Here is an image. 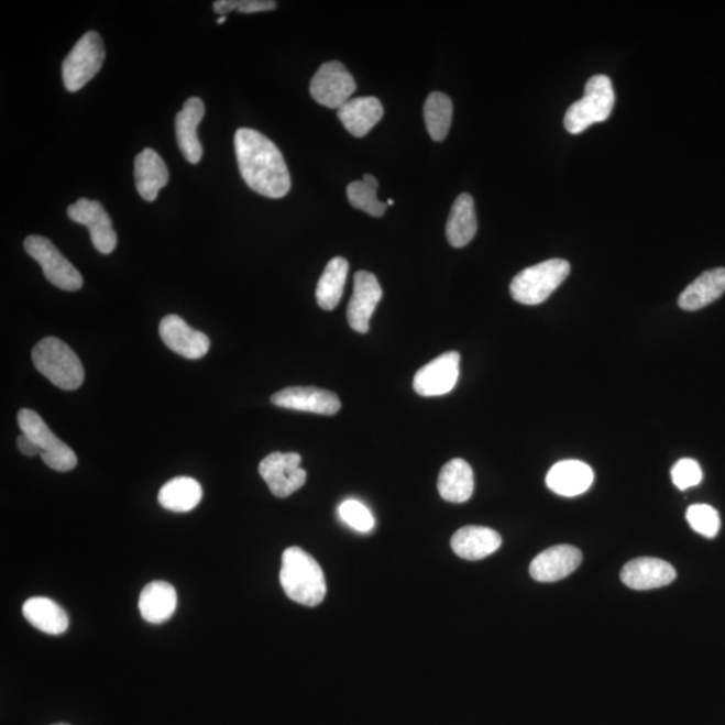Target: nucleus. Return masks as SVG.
<instances>
[{"mask_svg": "<svg viewBox=\"0 0 725 725\" xmlns=\"http://www.w3.org/2000/svg\"><path fill=\"white\" fill-rule=\"evenodd\" d=\"M17 447L24 455L34 457L40 454V450L35 447V443L24 435L17 438Z\"/></svg>", "mask_w": 725, "mask_h": 725, "instance_id": "nucleus-36", "label": "nucleus"}, {"mask_svg": "<svg viewBox=\"0 0 725 725\" xmlns=\"http://www.w3.org/2000/svg\"><path fill=\"white\" fill-rule=\"evenodd\" d=\"M205 103L198 97H191L185 102L182 111L176 114L175 130L179 150L187 162L198 164L202 161L204 150L198 138V127L204 120Z\"/></svg>", "mask_w": 725, "mask_h": 725, "instance_id": "nucleus-18", "label": "nucleus"}, {"mask_svg": "<svg viewBox=\"0 0 725 725\" xmlns=\"http://www.w3.org/2000/svg\"><path fill=\"white\" fill-rule=\"evenodd\" d=\"M460 359L459 352L450 351L424 365L414 376L416 393L420 397H441L452 392L460 376Z\"/></svg>", "mask_w": 725, "mask_h": 725, "instance_id": "nucleus-11", "label": "nucleus"}, {"mask_svg": "<svg viewBox=\"0 0 725 725\" xmlns=\"http://www.w3.org/2000/svg\"><path fill=\"white\" fill-rule=\"evenodd\" d=\"M438 491L444 502L461 504L472 497L474 476L471 465L461 459L444 464L438 477Z\"/></svg>", "mask_w": 725, "mask_h": 725, "instance_id": "nucleus-25", "label": "nucleus"}, {"mask_svg": "<svg viewBox=\"0 0 725 725\" xmlns=\"http://www.w3.org/2000/svg\"><path fill=\"white\" fill-rule=\"evenodd\" d=\"M234 147L240 173L253 191L266 198H284L290 190V175L282 151L271 139L250 128L235 132Z\"/></svg>", "mask_w": 725, "mask_h": 725, "instance_id": "nucleus-1", "label": "nucleus"}, {"mask_svg": "<svg viewBox=\"0 0 725 725\" xmlns=\"http://www.w3.org/2000/svg\"><path fill=\"white\" fill-rule=\"evenodd\" d=\"M615 95L611 78L605 75L591 77L584 87V96L567 109L565 130L579 135L589 127L603 123L613 112Z\"/></svg>", "mask_w": 725, "mask_h": 725, "instance_id": "nucleus-4", "label": "nucleus"}, {"mask_svg": "<svg viewBox=\"0 0 725 725\" xmlns=\"http://www.w3.org/2000/svg\"><path fill=\"white\" fill-rule=\"evenodd\" d=\"M594 472L582 461L567 460L553 465L546 477L547 486L564 497H575L593 485Z\"/></svg>", "mask_w": 725, "mask_h": 725, "instance_id": "nucleus-19", "label": "nucleus"}, {"mask_svg": "<svg viewBox=\"0 0 725 725\" xmlns=\"http://www.w3.org/2000/svg\"><path fill=\"white\" fill-rule=\"evenodd\" d=\"M503 539L495 529L466 526L453 535L452 545L455 556L465 560H481L492 556L502 547Z\"/></svg>", "mask_w": 725, "mask_h": 725, "instance_id": "nucleus-20", "label": "nucleus"}, {"mask_svg": "<svg viewBox=\"0 0 725 725\" xmlns=\"http://www.w3.org/2000/svg\"><path fill=\"white\" fill-rule=\"evenodd\" d=\"M310 96L316 102L332 109H340L351 100L356 83L345 66L338 61L322 64L310 81Z\"/></svg>", "mask_w": 725, "mask_h": 725, "instance_id": "nucleus-10", "label": "nucleus"}, {"mask_svg": "<svg viewBox=\"0 0 725 725\" xmlns=\"http://www.w3.org/2000/svg\"><path fill=\"white\" fill-rule=\"evenodd\" d=\"M106 59V48L99 33L88 32L78 40L63 64L66 90L77 91L100 72Z\"/></svg>", "mask_w": 725, "mask_h": 725, "instance_id": "nucleus-7", "label": "nucleus"}, {"mask_svg": "<svg viewBox=\"0 0 725 725\" xmlns=\"http://www.w3.org/2000/svg\"><path fill=\"white\" fill-rule=\"evenodd\" d=\"M160 334L169 350L190 361L204 358L210 350V339L176 315H168L161 321Z\"/></svg>", "mask_w": 725, "mask_h": 725, "instance_id": "nucleus-14", "label": "nucleus"}, {"mask_svg": "<svg viewBox=\"0 0 725 725\" xmlns=\"http://www.w3.org/2000/svg\"><path fill=\"white\" fill-rule=\"evenodd\" d=\"M68 216L73 222L88 228L91 243L97 252L109 254L118 246V235L113 230L111 217L97 200L78 199L68 207Z\"/></svg>", "mask_w": 725, "mask_h": 725, "instance_id": "nucleus-12", "label": "nucleus"}, {"mask_svg": "<svg viewBox=\"0 0 725 725\" xmlns=\"http://www.w3.org/2000/svg\"><path fill=\"white\" fill-rule=\"evenodd\" d=\"M349 271V261L343 257H334L328 262L316 288V300L320 308L333 310L339 306Z\"/></svg>", "mask_w": 725, "mask_h": 725, "instance_id": "nucleus-29", "label": "nucleus"}, {"mask_svg": "<svg viewBox=\"0 0 725 725\" xmlns=\"http://www.w3.org/2000/svg\"><path fill=\"white\" fill-rule=\"evenodd\" d=\"M202 486L191 477H176L162 486L157 499L163 508L185 514L197 508L202 499Z\"/></svg>", "mask_w": 725, "mask_h": 725, "instance_id": "nucleus-28", "label": "nucleus"}, {"mask_svg": "<svg viewBox=\"0 0 725 725\" xmlns=\"http://www.w3.org/2000/svg\"><path fill=\"white\" fill-rule=\"evenodd\" d=\"M18 425L22 435L30 438L40 450L45 464L57 472H70L77 466V455L45 424L39 413L22 408L18 413Z\"/></svg>", "mask_w": 725, "mask_h": 725, "instance_id": "nucleus-6", "label": "nucleus"}, {"mask_svg": "<svg viewBox=\"0 0 725 725\" xmlns=\"http://www.w3.org/2000/svg\"><path fill=\"white\" fill-rule=\"evenodd\" d=\"M725 294V267L704 272L686 286L679 297V307L684 310L703 309Z\"/></svg>", "mask_w": 725, "mask_h": 725, "instance_id": "nucleus-24", "label": "nucleus"}, {"mask_svg": "<svg viewBox=\"0 0 725 725\" xmlns=\"http://www.w3.org/2000/svg\"><path fill=\"white\" fill-rule=\"evenodd\" d=\"M135 179L140 197L154 202L164 186H167L169 174L167 164L155 150L145 149L135 160Z\"/></svg>", "mask_w": 725, "mask_h": 725, "instance_id": "nucleus-21", "label": "nucleus"}, {"mask_svg": "<svg viewBox=\"0 0 725 725\" xmlns=\"http://www.w3.org/2000/svg\"><path fill=\"white\" fill-rule=\"evenodd\" d=\"M380 182L373 175H364L362 180L352 182L347 187V197L350 204L358 210L367 212L373 217L385 216L387 205L380 202L376 197Z\"/></svg>", "mask_w": 725, "mask_h": 725, "instance_id": "nucleus-31", "label": "nucleus"}, {"mask_svg": "<svg viewBox=\"0 0 725 725\" xmlns=\"http://www.w3.org/2000/svg\"><path fill=\"white\" fill-rule=\"evenodd\" d=\"M383 106L376 97H359L345 102L338 116L345 130L355 138H364L383 119Z\"/></svg>", "mask_w": 725, "mask_h": 725, "instance_id": "nucleus-22", "label": "nucleus"}, {"mask_svg": "<svg viewBox=\"0 0 725 725\" xmlns=\"http://www.w3.org/2000/svg\"><path fill=\"white\" fill-rule=\"evenodd\" d=\"M570 271L569 262L559 259L529 266L512 279V298L524 306H539L563 284Z\"/></svg>", "mask_w": 725, "mask_h": 725, "instance_id": "nucleus-5", "label": "nucleus"}, {"mask_svg": "<svg viewBox=\"0 0 725 725\" xmlns=\"http://www.w3.org/2000/svg\"><path fill=\"white\" fill-rule=\"evenodd\" d=\"M387 205H388V206H393V205H394V200L388 199V200H387Z\"/></svg>", "mask_w": 725, "mask_h": 725, "instance_id": "nucleus-38", "label": "nucleus"}, {"mask_svg": "<svg viewBox=\"0 0 725 725\" xmlns=\"http://www.w3.org/2000/svg\"><path fill=\"white\" fill-rule=\"evenodd\" d=\"M178 606V595L173 584L163 581L151 582L140 594L139 611L150 624H163L173 617Z\"/></svg>", "mask_w": 725, "mask_h": 725, "instance_id": "nucleus-23", "label": "nucleus"}, {"mask_svg": "<svg viewBox=\"0 0 725 725\" xmlns=\"http://www.w3.org/2000/svg\"><path fill=\"white\" fill-rule=\"evenodd\" d=\"M23 617L28 623L46 635H63L69 627V617L56 602L35 596L24 602Z\"/></svg>", "mask_w": 725, "mask_h": 725, "instance_id": "nucleus-26", "label": "nucleus"}, {"mask_svg": "<svg viewBox=\"0 0 725 725\" xmlns=\"http://www.w3.org/2000/svg\"><path fill=\"white\" fill-rule=\"evenodd\" d=\"M279 582L285 594L303 606H319L326 598L325 572L315 558L300 547H289L284 551Z\"/></svg>", "mask_w": 725, "mask_h": 725, "instance_id": "nucleus-2", "label": "nucleus"}, {"mask_svg": "<svg viewBox=\"0 0 725 725\" xmlns=\"http://www.w3.org/2000/svg\"><path fill=\"white\" fill-rule=\"evenodd\" d=\"M272 404L289 410L333 416L341 404L337 394L318 387H288L272 395Z\"/></svg>", "mask_w": 725, "mask_h": 725, "instance_id": "nucleus-15", "label": "nucleus"}, {"mask_svg": "<svg viewBox=\"0 0 725 725\" xmlns=\"http://www.w3.org/2000/svg\"><path fill=\"white\" fill-rule=\"evenodd\" d=\"M678 576L674 567L657 558L630 560L620 571V581L633 590H653L668 586Z\"/></svg>", "mask_w": 725, "mask_h": 725, "instance_id": "nucleus-17", "label": "nucleus"}, {"mask_svg": "<svg viewBox=\"0 0 725 725\" xmlns=\"http://www.w3.org/2000/svg\"><path fill=\"white\" fill-rule=\"evenodd\" d=\"M224 22H227V17H221V18H218V20H217L218 24H222Z\"/></svg>", "mask_w": 725, "mask_h": 725, "instance_id": "nucleus-37", "label": "nucleus"}, {"mask_svg": "<svg viewBox=\"0 0 725 725\" xmlns=\"http://www.w3.org/2000/svg\"><path fill=\"white\" fill-rule=\"evenodd\" d=\"M382 297L383 292L375 274L364 271L356 272L353 277V294L349 309H347V320H349L350 327L359 333H367L370 320Z\"/></svg>", "mask_w": 725, "mask_h": 725, "instance_id": "nucleus-13", "label": "nucleus"}, {"mask_svg": "<svg viewBox=\"0 0 725 725\" xmlns=\"http://www.w3.org/2000/svg\"><path fill=\"white\" fill-rule=\"evenodd\" d=\"M426 128L435 142H442L448 136L453 119V102L441 91H432L424 107Z\"/></svg>", "mask_w": 725, "mask_h": 725, "instance_id": "nucleus-30", "label": "nucleus"}, {"mask_svg": "<svg viewBox=\"0 0 725 725\" xmlns=\"http://www.w3.org/2000/svg\"><path fill=\"white\" fill-rule=\"evenodd\" d=\"M686 520L690 523L693 531L705 536V538H715L721 531V516L718 512L706 504L691 505L686 510Z\"/></svg>", "mask_w": 725, "mask_h": 725, "instance_id": "nucleus-32", "label": "nucleus"}, {"mask_svg": "<svg viewBox=\"0 0 725 725\" xmlns=\"http://www.w3.org/2000/svg\"><path fill=\"white\" fill-rule=\"evenodd\" d=\"M54 725H69V724L59 723V724H54Z\"/></svg>", "mask_w": 725, "mask_h": 725, "instance_id": "nucleus-39", "label": "nucleus"}, {"mask_svg": "<svg viewBox=\"0 0 725 725\" xmlns=\"http://www.w3.org/2000/svg\"><path fill=\"white\" fill-rule=\"evenodd\" d=\"M340 519L359 532H370L375 526L373 514L358 499H345L339 507Z\"/></svg>", "mask_w": 725, "mask_h": 725, "instance_id": "nucleus-33", "label": "nucleus"}, {"mask_svg": "<svg viewBox=\"0 0 725 725\" xmlns=\"http://www.w3.org/2000/svg\"><path fill=\"white\" fill-rule=\"evenodd\" d=\"M24 250L44 271L45 277L57 288L68 292L80 290L84 285L81 273L66 260L52 241L41 235H30L23 243Z\"/></svg>", "mask_w": 725, "mask_h": 725, "instance_id": "nucleus-8", "label": "nucleus"}, {"mask_svg": "<svg viewBox=\"0 0 725 725\" xmlns=\"http://www.w3.org/2000/svg\"><path fill=\"white\" fill-rule=\"evenodd\" d=\"M277 8L273 0H217L212 9L219 15L228 14L230 11L243 12V14H253V12L271 11Z\"/></svg>", "mask_w": 725, "mask_h": 725, "instance_id": "nucleus-34", "label": "nucleus"}, {"mask_svg": "<svg viewBox=\"0 0 725 725\" xmlns=\"http://www.w3.org/2000/svg\"><path fill=\"white\" fill-rule=\"evenodd\" d=\"M300 464V454L276 452L260 462L259 471L273 495L285 498L306 484L307 472Z\"/></svg>", "mask_w": 725, "mask_h": 725, "instance_id": "nucleus-9", "label": "nucleus"}, {"mask_svg": "<svg viewBox=\"0 0 725 725\" xmlns=\"http://www.w3.org/2000/svg\"><path fill=\"white\" fill-rule=\"evenodd\" d=\"M581 563L582 552L576 547L553 546L532 560L529 574L538 582H558L572 574Z\"/></svg>", "mask_w": 725, "mask_h": 725, "instance_id": "nucleus-16", "label": "nucleus"}, {"mask_svg": "<svg viewBox=\"0 0 725 725\" xmlns=\"http://www.w3.org/2000/svg\"><path fill=\"white\" fill-rule=\"evenodd\" d=\"M673 484L681 491L690 490L702 483L703 472L699 462L692 459H682L672 469Z\"/></svg>", "mask_w": 725, "mask_h": 725, "instance_id": "nucleus-35", "label": "nucleus"}, {"mask_svg": "<svg viewBox=\"0 0 725 725\" xmlns=\"http://www.w3.org/2000/svg\"><path fill=\"white\" fill-rule=\"evenodd\" d=\"M35 369L47 377L54 386L73 392L83 386L85 373L80 358L65 341L45 338L34 347Z\"/></svg>", "mask_w": 725, "mask_h": 725, "instance_id": "nucleus-3", "label": "nucleus"}, {"mask_svg": "<svg viewBox=\"0 0 725 725\" xmlns=\"http://www.w3.org/2000/svg\"><path fill=\"white\" fill-rule=\"evenodd\" d=\"M477 217L472 195L461 194L454 200L447 223V237L453 248H464L477 233Z\"/></svg>", "mask_w": 725, "mask_h": 725, "instance_id": "nucleus-27", "label": "nucleus"}]
</instances>
